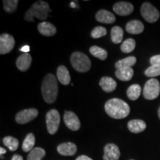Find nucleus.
Masks as SVG:
<instances>
[{"label": "nucleus", "instance_id": "f257e3e1", "mask_svg": "<svg viewBox=\"0 0 160 160\" xmlns=\"http://www.w3.org/2000/svg\"><path fill=\"white\" fill-rule=\"evenodd\" d=\"M105 110L107 114L116 119H124L130 113V107L122 99H111L105 103Z\"/></svg>", "mask_w": 160, "mask_h": 160}, {"label": "nucleus", "instance_id": "f03ea898", "mask_svg": "<svg viewBox=\"0 0 160 160\" xmlns=\"http://www.w3.org/2000/svg\"><path fill=\"white\" fill-rule=\"evenodd\" d=\"M42 93L47 103H53L58 95V84L54 75L48 73L44 78L42 85Z\"/></svg>", "mask_w": 160, "mask_h": 160}, {"label": "nucleus", "instance_id": "7ed1b4c3", "mask_svg": "<svg viewBox=\"0 0 160 160\" xmlns=\"http://www.w3.org/2000/svg\"><path fill=\"white\" fill-rule=\"evenodd\" d=\"M51 11L48 3L40 0L33 4L31 8L27 11L25 14V19L27 22H34V18L45 20Z\"/></svg>", "mask_w": 160, "mask_h": 160}, {"label": "nucleus", "instance_id": "20e7f679", "mask_svg": "<svg viewBox=\"0 0 160 160\" xmlns=\"http://www.w3.org/2000/svg\"><path fill=\"white\" fill-rule=\"evenodd\" d=\"M71 63L76 71L81 73L88 71L91 67V62L88 57L81 52H74L72 53Z\"/></svg>", "mask_w": 160, "mask_h": 160}, {"label": "nucleus", "instance_id": "39448f33", "mask_svg": "<svg viewBox=\"0 0 160 160\" xmlns=\"http://www.w3.org/2000/svg\"><path fill=\"white\" fill-rule=\"evenodd\" d=\"M160 93V83L157 79H151L145 83L143 89V96L146 99H157Z\"/></svg>", "mask_w": 160, "mask_h": 160}, {"label": "nucleus", "instance_id": "423d86ee", "mask_svg": "<svg viewBox=\"0 0 160 160\" xmlns=\"http://www.w3.org/2000/svg\"><path fill=\"white\" fill-rule=\"evenodd\" d=\"M60 124V115L59 111L52 109L46 114V125L50 134L53 135L57 133Z\"/></svg>", "mask_w": 160, "mask_h": 160}, {"label": "nucleus", "instance_id": "0eeeda50", "mask_svg": "<svg viewBox=\"0 0 160 160\" xmlns=\"http://www.w3.org/2000/svg\"><path fill=\"white\" fill-rule=\"evenodd\" d=\"M141 13L144 19L149 23L156 22L159 18V11L149 2L142 4L141 7Z\"/></svg>", "mask_w": 160, "mask_h": 160}, {"label": "nucleus", "instance_id": "6e6552de", "mask_svg": "<svg viewBox=\"0 0 160 160\" xmlns=\"http://www.w3.org/2000/svg\"><path fill=\"white\" fill-rule=\"evenodd\" d=\"M38 113H39V112L36 108L23 110V111L19 112L16 116V122L17 123L21 124V125L26 124L34 119L38 116Z\"/></svg>", "mask_w": 160, "mask_h": 160}, {"label": "nucleus", "instance_id": "1a4fd4ad", "mask_svg": "<svg viewBox=\"0 0 160 160\" xmlns=\"http://www.w3.org/2000/svg\"><path fill=\"white\" fill-rule=\"evenodd\" d=\"M15 45V40L11 35L3 33L0 36V53L2 55L8 53Z\"/></svg>", "mask_w": 160, "mask_h": 160}, {"label": "nucleus", "instance_id": "9d476101", "mask_svg": "<svg viewBox=\"0 0 160 160\" xmlns=\"http://www.w3.org/2000/svg\"><path fill=\"white\" fill-rule=\"evenodd\" d=\"M64 122H65L66 126L71 129V131H77L80 128L81 123L79 118L72 111H65L64 114Z\"/></svg>", "mask_w": 160, "mask_h": 160}, {"label": "nucleus", "instance_id": "9b49d317", "mask_svg": "<svg viewBox=\"0 0 160 160\" xmlns=\"http://www.w3.org/2000/svg\"><path fill=\"white\" fill-rule=\"evenodd\" d=\"M120 151L115 144H107L104 148L103 160H119Z\"/></svg>", "mask_w": 160, "mask_h": 160}, {"label": "nucleus", "instance_id": "f8f14e48", "mask_svg": "<svg viewBox=\"0 0 160 160\" xmlns=\"http://www.w3.org/2000/svg\"><path fill=\"white\" fill-rule=\"evenodd\" d=\"M113 11L119 16H128L133 13L134 8L131 3L127 2H119L113 5Z\"/></svg>", "mask_w": 160, "mask_h": 160}, {"label": "nucleus", "instance_id": "ddd939ff", "mask_svg": "<svg viewBox=\"0 0 160 160\" xmlns=\"http://www.w3.org/2000/svg\"><path fill=\"white\" fill-rule=\"evenodd\" d=\"M77 148L74 143H62L57 147V151L62 156H73L77 153Z\"/></svg>", "mask_w": 160, "mask_h": 160}, {"label": "nucleus", "instance_id": "4468645a", "mask_svg": "<svg viewBox=\"0 0 160 160\" xmlns=\"http://www.w3.org/2000/svg\"><path fill=\"white\" fill-rule=\"evenodd\" d=\"M38 31L45 37H52L57 33V28L53 24L48 22H42L38 25Z\"/></svg>", "mask_w": 160, "mask_h": 160}, {"label": "nucleus", "instance_id": "2eb2a0df", "mask_svg": "<svg viewBox=\"0 0 160 160\" xmlns=\"http://www.w3.org/2000/svg\"><path fill=\"white\" fill-rule=\"evenodd\" d=\"M96 19L101 23L112 24L116 21V17L113 13L106 10H100L96 14Z\"/></svg>", "mask_w": 160, "mask_h": 160}, {"label": "nucleus", "instance_id": "dca6fc26", "mask_svg": "<svg viewBox=\"0 0 160 160\" xmlns=\"http://www.w3.org/2000/svg\"><path fill=\"white\" fill-rule=\"evenodd\" d=\"M32 62V57L29 53H23L17 59V66L21 71H26L29 69Z\"/></svg>", "mask_w": 160, "mask_h": 160}, {"label": "nucleus", "instance_id": "f3484780", "mask_svg": "<svg viewBox=\"0 0 160 160\" xmlns=\"http://www.w3.org/2000/svg\"><path fill=\"white\" fill-rule=\"evenodd\" d=\"M125 29L131 34H139L144 31V25L139 20H132L128 22Z\"/></svg>", "mask_w": 160, "mask_h": 160}, {"label": "nucleus", "instance_id": "a211bd4d", "mask_svg": "<svg viewBox=\"0 0 160 160\" xmlns=\"http://www.w3.org/2000/svg\"><path fill=\"white\" fill-rule=\"evenodd\" d=\"M99 85L101 86L102 89L105 92L110 93V92L113 91L117 88V82L114 79H112L111 77H104L100 79Z\"/></svg>", "mask_w": 160, "mask_h": 160}, {"label": "nucleus", "instance_id": "6ab92c4d", "mask_svg": "<svg viewBox=\"0 0 160 160\" xmlns=\"http://www.w3.org/2000/svg\"><path fill=\"white\" fill-rule=\"evenodd\" d=\"M57 76L60 83L64 85H68L71 82V76L67 68L64 65H60L57 68Z\"/></svg>", "mask_w": 160, "mask_h": 160}, {"label": "nucleus", "instance_id": "aec40b11", "mask_svg": "<svg viewBox=\"0 0 160 160\" xmlns=\"http://www.w3.org/2000/svg\"><path fill=\"white\" fill-rule=\"evenodd\" d=\"M128 128L129 131L134 133H139L145 131L146 128V123L141 119H133L128 122Z\"/></svg>", "mask_w": 160, "mask_h": 160}, {"label": "nucleus", "instance_id": "412c9836", "mask_svg": "<svg viewBox=\"0 0 160 160\" xmlns=\"http://www.w3.org/2000/svg\"><path fill=\"white\" fill-rule=\"evenodd\" d=\"M115 75L121 81H129L133 76V70L131 68L117 69L115 72Z\"/></svg>", "mask_w": 160, "mask_h": 160}, {"label": "nucleus", "instance_id": "4be33fe9", "mask_svg": "<svg viewBox=\"0 0 160 160\" xmlns=\"http://www.w3.org/2000/svg\"><path fill=\"white\" fill-rule=\"evenodd\" d=\"M136 62H137V58L133 57V56H131V57L117 61L115 63V67L117 70L125 68H131L132 66L135 65Z\"/></svg>", "mask_w": 160, "mask_h": 160}, {"label": "nucleus", "instance_id": "5701e85b", "mask_svg": "<svg viewBox=\"0 0 160 160\" xmlns=\"http://www.w3.org/2000/svg\"><path fill=\"white\" fill-rule=\"evenodd\" d=\"M123 30L119 26H114L111 29V40L113 43L119 44L122 42L123 39Z\"/></svg>", "mask_w": 160, "mask_h": 160}, {"label": "nucleus", "instance_id": "b1692460", "mask_svg": "<svg viewBox=\"0 0 160 160\" xmlns=\"http://www.w3.org/2000/svg\"><path fill=\"white\" fill-rule=\"evenodd\" d=\"M35 136L33 133H28L26 136L22 143V150L25 152H31L35 145Z\"/></svg>", "mask_w": 160, "mask_h": 160}, {"label": "nucleus", "instance_id": "393cba45", "mask_svg": "<svg viewBox=\"0 0 160 160\" xmlns=\"http://www.w3.org/2000/svg\"><path fill=\"white\" fill-rule=\"evenodd\" d=\"M141 94V87L137 84H134L130 86L127 91V96L129 99L134 101L139 97Z\"/></svg>", "mask_w": 160, "mask_h": 160}, {"label": "nucleus", "instance_id": "a878e982", "mask_svg": "<svg viewBox=\"0 0 160 160\" xmlns=\"http://www.w3.org/2000/svg\"><path fill=\"white\" fill-rule=\"evenodd\" d=\"M45 151L42 148H34L30 152L27 160H42L45 156Z\"/></svg>", "mask_w": 160, "mask_h": 160}, {"label": "nucleus", "instance_id": "bb28decb", "mask_svg": "<svg viewBox=\"0 0 160 160\" xmlns=\"http://www.w3.org/2000/svg\"><path fill=\"white\" fill-rule=\"evenodd\" d=\"M90 53L94 57L101 60H105L108 57V52L105 49L98 46H92L90 48Z\"/></svg>", "mask_w": 160, "mask_h": 160}, {"label": "nucleus", "instance_id": "cd10ccee", "mask_svg": "<svg viewBox=\"0 0 160 160\" xmlns=\"http://www.w3.org/2000/svg\"><path fill=\"white\" fill-rule=\"evenodd\" d=\"M135 40L132 38H129V39L125 40L121 45V51L125 53H129L135 49Z\"/></svg>", "mask_w": 160, "mask_h": 160}, {"label": "nucleus", "instance_id": "c85d7f7f", "mask_svg": "<svg viewBox=\"0 0 160 160\" xmlns=\"http://www.w3.org/2000/svg\"><path fill=\"white\" fill-rule=\"evenodd\" d=\"M3 143L11 151H15L17 150L19 144V140L13 137H5L3 139Z\"/></svg>", "mask_w": 160, "mask_h": 160}, {"label": "nucleus", "instance_id": "c756f323", "mask_svg": "<svg viewBox=\"0 0 160 160\" xmlns=\"http://www.w3.org/2000/svg\"><path fill=\"white\" fill-rule=\"evenodd\" d=\"M19 1L18 0H4V9L7 13H13L17 8Z\"/></svg>", "mask_w": 160, "mask_h": 160}, {"label": "nucleus", "instance_id": "7c9ffc66", "mask_svg": "<svg viewBox=\"0 0 160 160\" xmlns=\"http://www.w3.org/2000/svg\"><path fill=\"white\" fill-rule=\"evenodd\" d=\"M145 75L148 77H156L160 76V66L151 65L145 71Z\"/></svg>", "mask_w": 160, "mask_h": 160}, {"label": "nucleus", "instance_id": "2f4dec72", "mask_svg": "<svg viewBox=\"0 0 160 160\" xmlns=\"http://www.w3.org/2000/svg\"><path fill=\"white\" fill-rule=\"evenodd\" d=\"M107 34V30L102 26H97L91 32V35L93 39H99Z\"/></svg>", "mask_w": 160, "mask_h": 160}, {"label": "nucleus", "instance_id": "473e14b6", "mask_svg": "<svg viewBox=\"0 0 160 160\" xmlns=\"http://www.w3.org/2000/svg\"><path fill=\"white\" fill-rule=\"evenodd\" d=\"M150 62L151 65H159L160 66V54L155 55L150 59Z\"/></svg>", "mask_w": 160, "mask_h": 160}, {"label": "nucleus", "instance_id": "72a5a7b5", "mask_svg": "<svg viewBox=\"0 0 160 160\" xmlns=\"http://www.w3.org/2000/svg\"><path fill=\"white\" fill-rule=\"evenodd\" d=\"M20 51L24 52V53H28V52L30 51V47L28 45H25L20 48Z\"/></svg>", "mask_w": 160, "mask_h": 160}, {"label": "nucleus", "instance_id": "f704fd0d", "mask_svg": "<svg viewBox=\"0 0 160 160\" xmlns=\"http://www.w3.org/2000/svg\"><path fill=\"white\" fill-rule=\"evenodd\" d=\"M76 160H93V159L85 155H82V156H79V157H77Z\"/></svg>", "mask_w": 160, "mask_h": 160}, {"label": "nucleus", "instance_id": "c9c22d12", "mask_svg": "<svg viewBox=\"0 0 160 160\" xmlns=\"http://www.w3.org/2000/svg\"><path fill=\"white\" fill-rule=\"evenodd\" d=\"M11 160H23V157L19 154H15L13 156Z\"/></svg>", "mask_w": 160, "mask_h": 160}, {"label": "nucleus", "instance_id": "e433bc0d", "mask_svg": "<svg viewBox=\"0 0 160 160\" xmlns=\"http://www.w3.org/2000/svg\"><path fill=\"white\" fill-rule=\"evenodd\" d=\"M5 153H6V150L3 148H0V154H1V156L5 154Z\"/></svg>", "mask_w": 160, "mask_h": 160}, {"label": "nucleus", "instance_id": "4c0bfd02", "mask_svg": "<svg viewBox=\"0 0 160 160\" xmlns=\"http://www.w3.org/2000/svg\"><path fill=\"white\" fill-rule=\"evenodd\" d=\"M158 116H159V119H160V107H159V110H158Z\"/></svg>", "mask_w": 160, "mask_h": 160}, {"label": "nucleus", "instance_id": "58836bf2", "mask_svg": "<svg viewBox=\"0 0 160 160\" xmlns=\"http://www.w3.org/2000/svg\"><path fill=\"white\" fill-rule=\"evenodd\" d=\"M131 160H133V159H131Z\"/></svg>", "mask_w": 160, "mask_h": 160}]
</instances>
